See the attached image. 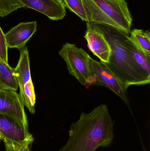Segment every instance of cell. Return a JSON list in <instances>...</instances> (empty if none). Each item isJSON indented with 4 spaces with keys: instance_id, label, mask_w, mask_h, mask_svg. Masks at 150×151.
Here are the masks:
<instances>
[{
    "instance_id": "6da1fadb",
    "label": "cell",
    "mask_w": 150,
    "mask_h": 151,
    "mask_svg": "<svg viewBox=\"0 0 150 151\" xmlns=\"http://www.w3.org/2000/svg\"><path fill=\"white\" fill-rule=\"evenodd\" d=\"M114 123L104 104L89 113L82 112L71 124L68 142L59 151H96L109 147L114 138Z\"/></svg>"
},
{
    "instance_id": "7a4b0ae2",
    "label": "cell",
    "mask_w": 150,
    "mask_h": 151,
    "mask_svg": "<svg viewBox=\"0 0 150 151\" xmlns=\"http://www.w3.org/2000/svg\"><path fill=\"white\" fill-rule=\"evenodd\" d=\"M108 42L111 52L106 65L119 80L126 91L131 85L149 84L150 75L131 57L122 43L124 32L106 25L95 24Z\"/></svg>"
},
{
    "instance_id": "3957f363",
    "label": "cell",
    "mask_w": 150,
    "mask_h": 151,
    "mask_svg": "<svg viewBox=\"0 0 150 151\" xmlns=\"http://www.w3.org/2000/svg\"><path fill=\"white\" fill-rule=\"evenodd\" d=\"M88 23L106 25L129 35L133 17L125 0H82Z\"/></svg>"
},
{
    "instance_id": "277c9868",
    "label": "cell",
    "mask_w": 150,
    "mask_h": 151,
    "mask_svg": "<svg viewBox=\"0 0 150 151\" xmlns=\"http://www.w3.org/2000/svg\"><path fill=\"white\" fill-rule=\"evenodd\" d=\"M64 60L69 73L86 88L93 85L90 68V55L83 49L71 43H66L59 51Z\"/></svg>"
},
{
    "instance_id": "5b68a950",
    "label": "cell",
    "mask_w": 150,
    "mask_h": 151,
    "mask_svg": "<svg viewBox=\"0 0 150 151\" xmlns=\"http://www.w3.org/2000/svg\"><path fill=\"white\" fill-rule=\"evenodd\" d=\"M0 134L6 151L21 150L29 146L34 140L29 131L3 114H0Z\"/></svg>"
},
{
    "instance_id": "8992f818",
    "label": "cell",
    "mask_w": 150,
    "mask_h": 151,
    "mask_svg": "<svg viewBox=\"0 0 150 151\" xmlns=\"http://www.w3.org/2000/svg\"><path fill=\"white\" fill-rule=\"evenodd\" d=\"M90 68L93 79V85L104 86L112 91L119 97L127 106L129 102L127 91L119 80L105 63L90 58Z\"/></svg>"
},
{
    "instance_id": "52a82bcc",
    "label": "cell",
    "mask_w": 150,
    "mask_h": 151,
    "mask_svg": "<svg viewBox=\"0 0 150 151\" xmlns=\"http://www.w3.org/2000/svg\"><path fill=\"white\" fill-rule=\"evenodd\" d=\"M0 114L9 117L29 131L24 106L16 91L0 89Z\"/></svg>"
},
{
    "instance_id": "ba28073f",
    "label": "cell",
    "mask_w": 150,
    "mask_h": 151,
    "mask_svg": "<svg viewBox=\"0 0 150 151\" xmlns=\"http://www.w3.org/2000/svg\"><path fill=\"white\" fill-rule=\"evenodd\" d=\"M84 37L89 49L99 58L100 62L107 63L111 55V47L104 35L95 24L86 23Z\"/></svg>"
},
{
    "instance_id": "9c48e42d",
    "label": "cell",
    "mask_w": 150,
    "mask_h": 151,
    "mask_svg": "<svg viewBox=\"0 0 150 151\" xmlns=\"http://www.w3.org/2000/svg\"><path fill=\"white\" fill-rule=\"evenodd\" d=\"M37 30L36 21L19 23L5 34L8 48H16L20 51L26 47L27 42Z\"/></svg>"
},
{
    "instance_id": "30bf717a",
    "label": "cell",
    "mask_w": 150,
    "mask_h": 151,
    "mask_svg": "<svg viewBox=\"0 0 150 151\" xmlns=\"http://www.w3.org/2000/svg\"><path fill=\"white\" fill-rule=\"evenodd\" d=\"M24 8L32 9L54 21L63 19L66 7L62 0H19Z\"/></svg>"
},
{
    "instance_id": "8fae6325",
    "label": "cell",
    "mask_w": 150,
    "mask_h": 151,
    "mask_svg": "<svg viewBox=\"0 0 150 151\" xmlns=\"http://www.w3.org/2000/svg\"><path fill=\"white\" fill-rule=\"evenodd\" d=\"M20 57L16 68H14L15 76L18 84L19 92L24 85L31 79L30 70V58L27 48L25 47L20 50Z\"/></svg>"
},
{
    "instance_id": "7c38bea8",
    "label": "cell",
    "mask_w": 150,
    "mask_h": 151,
    "mask_svg": "<svg viewBox=\"0 0 150 151\" xmlns=\"http://www.w3.org/2000/svg\"><path fill=\"white\" fill-rule=\"evenodd\" d=\"M18 88L14 68L5 63L0 57V89L16 91Z\"/></svg>"
},
{
    "instance_id": "4fadbf2b",
    "label": "cell",
    "mask_w": 150,
    "mask_h": 151,
    "mask_svg": "<svg viewBox=\"0 0 150 151\" xmlns=\"http://www.w3.org/2000/svg\"><path fill=\"white\" fill-rule=\"evenodd\" d=\"M129 34V38L134 45L150 62L149 31L134 29L130 31Z\"/></svg>"
},
{
    "instance_id": "5bb4252c",
    "label": "cell",
    "mask_w": 150,
    "mask_h": 151,
    "mask_svg": "<svg viewBox=\"0 0 150 151\" xmlns=\"http://www.w3.org/2000/svg\"><path fill=\"white\" fill-rule=\"evenodd\" d=\"M122 43L131 57L145 72L150 75V62L134 45L129 37V35L123 32Z\"/></svg>"
},
{
    "instance_id": "9a60e30c",
    "label": "cell",
    "mask_w": 150,
    "mask_h": 151,
    "mask_svg": "<svg viewBox=\"0 0 150 151\" xmlns=\"http://www.w3.org/2000/svg\"><path fill=\"white\" fill-rule=\"evenodd\" d=\"M19 95L24 106H26L31 113H35L36 96L32 79L24 85Z\"/></svg>"
},
{
    "instance_id": "2e32d148",
    "label": "cell",
    "mask_w": 150,
    "mask_h": 151,
    "mask_svg": "<svg viewBox=\"0 0 150 151\" xmlns=\"http://www.w3.org/2000/svg\"><path fill=\"white\" fill-rule=\"evenodd\" d=\"M66 8L74 12L82 20L88 23L87 14L82 0H62Z\"/></svg>"
},
{
    "instance_id": "e0dca14e",
    "label": "cell",
    "mask_w": 150,
    "mask_h": 151,
    "mask_svg": "<svg viewBox=\"0 0 150 151\" xmlns=\"http://www.w3.org/2000/svg\"><path fill=\"white\" fill-rule=\"evenodd\" d=\"M23 8L24 6L19 0H0V17H6Z\"/></svg>"
},
{
    "instance_id": "ac0fdd59",
    "label": "cell",
    "mask_w": 150,
    "mask_h": 151,
    "mask_svg": "<svg viewBox=\"0 0 150 151\" xmlns=\"http://www.w3.org/2000/svg\"><path fill=\"white\" fill-rule=\"evenodd\" d=\"M8 51V48L6 45L5 34L0 27V57L5 63L9 65Z\"/></svg>"
},
{
    "instance_id": "d6986e66",
    "label": "cell",
    "mask_w": 150,
    "mask_h": 151,
    "mask_svg": "<svg viewBox=\"0 0 150 151\" xmlns=\"http://www.w3.org/2000/svg\"><path fill=\"white\" fill-rule=\"evenodd\" d=\"M26 151H31V150H30V147H29V146H28V147H27V150H26Z\"/></svg>"
},
{
    "instance_id": "ffe728a7",
    "label": "cell",
    "mask_w": 150,
    "mask_h": 151,
    "mask_svg": "<svg viewBox=\"0 0 150 151\" xmlns=\"http://www.w3.org/2000/svg\"><path fill=\"white\" fill-rule=\"evenodd\" d=\"M2 140V137L1 136V134H0V141Z\"/></svg>"
}]
</instances>
